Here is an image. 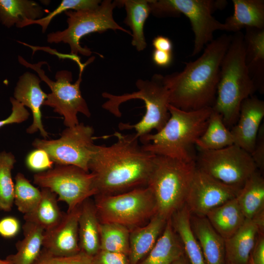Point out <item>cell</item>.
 Returning a JSON list of instances; mask_svg holds the SVG:
<instances>
[{
	"label": "cell",
	"instance_id": "cell-32",
	"mask_svg": "<svg viewBox=\"0 0 264 264\" xmlns=\"http://www.w3.org/2000/svg\"><path fill=\"white\" fill-rule=\"evenodd\" d=\"M234 144L231 131L223 122L221 116L213 109L203 133L197 140L196 146L202 150H216Z\"/></svg>",
	"mask_w": 264,
	"mask_h": 264
},
{
	"label": "cell",
	"instance_id": "cell-8",
	"mask_svg": "<svg viewBox=\"0 0 264 264\" xmlns=\"http://www.w3.org/2000/svg\"><path fill=\"white\" fill-rule=\"evenodd\" d=\"M94 197L100 222L119 223L130 230L146 224L157 213L155 198L147 186L116 195Z\"/></svg>",
	"mask_w": 264,
	"mask_h": 264
},
{
	"label": "cell",
	"instance_id": "cell-11",
	"mask_svg": "<svg viewBox=\"0 0 264 264\" xmlns=\"http://www.w3.org/2000/svg\"><path fill=\"white\" fill-rule=\"evenodd\" d=\"M198 150L197 168L226 185L241 189L257 171L251 154L235 144L216 150Z\"/></svg>",
	"mask_w": 264,
	"mask_h": 264
},
{
	"label": "cell",
	"instance_id": "cell-45",
	"mask_svg": "<svg viewBox=\"0 0 264 264\" xmlns=\"http://www.w3.org/2000/svg\"><path fill=\"white\" fill-rule=\"evenodd\" d=\"M152 45L154 49L172 52L173 43L167 37L161 35L156 36L152 41Z\"/></svg>",
	"mask_w": 264,
	"mask_h": 264
},
{
	"label": "cell",
	"instance_id": "cell-46",
	"mask_svg": "<svg viewBox=\"0 0 264 264\" xmlns=\"http://www.w3.org/2000/svg\"><path fill=\"white\" fill-rule=\"evenodd\" d=\"M171 264H191V263L184 253L178 258L173 261Z\"/></svg>",
	"mask_w": 264,
	"mask_h": 264
},
{
	"label": "cell",
	"instance_id": "cell-40",
	"mask_svg": "<svg viewBox=\"0 0 264 264\" xmlns=\"http://www.w3.org/2000/svg\"><path fill=\"white\" fill-rule=\"evenodd\" d=\"M93 260L95 264H130L127 255L103 250H100Z\"/></svg>",
	"mask_w": 264,
	"mask_h": 264
},
{
	"label": "cell",
	"instance_id": "cell-25",
	"mask_svg": "<svg viewBox=\"0 0 264 264\" xmlns=\"http://www.w3.org/2000/svg\"><path fill=\"white\" fill-rule=\"evenodd\" d=\"M206 218L224 240L232 236L246 220L236 198L213 209Z\"/></svg>",
	"mask_w": 264,
	"mask_h": 264
},
{
	"label": "cell",
	"instance_id": "cell-41",
	"mask_svg": "<svg viewBox=\"0 0 264 264\" xmlns=\"http://www.w3.org/2000/svg\"><path fill=\"white\" fill-rule=\"evenodd\" d=\"M257 168L263 170L264 168V125L260 127L254 147L250 154Z\"/></svg>",
	"mask_w": 264,
	"mask_h": 264
},
{
	"label": "cell",
	"instance_id": "cell-14",
	"mask_svg": "<svg viewBox=\"0 0 264 264\" xmlns=\"http://www.w3.org/2000/svg\"><path fill=\"white\" fill-rule=\"evenodd\" d=\"M240 190L222 183L197 168L185 205L191 215L206 217L213 209L236 198Z\"/></svg>",
	"mask_w": 264,
	"mask_h": 264
},
{
	"label": "cell",
	"instance_id": "cell-38",
	"mask_svg": "<svg viewBox=\"0 0 264 264\" xmlns=\"http://www.w3.org/2000/svg\"><path fill=\"white\" fill-rule=\"evenodd\" d=\"M25 164L29 170L40 173L52 168L54 163L44 150L36 149L27 154Z\"/></svg>",
	"mask_w": 264,
	"mask_h": 264
},
{
	"label": "cell",
	"instance_id": "cell-5",
	"mask_svg": "<svg viewBox=\"0 0 264 264\" xmlns=\"http://www.w3.org/2000/svg\"><path fill=\"white\" fill-rule=\"evenodd\" d=\"M163 76L154 74L150 79L137 80L135 86L138 90L132 93L120 95L106 92L102 93V97L107 99L102 105L103 108L117 117L121 116L119 107L122 103L134 99L144 102L146 112L141 120L134 124L120 123V130H134L139 138L150 133L153 130L156 132L163 128L170 117L169 93L164 83Z\"/></svg>",
	"mask_w": 264,
	"mask_h": 264
},
{
	"label": "cell",
	"instance_id": "cell-13",
	"mask_svg": "<svg viewBox=\"0 0 264 264\" xmlns=\"http://www.w3.org/2000/svg\"><path fill=\"white\" fill-rule=\"evenodd\" d=\"M94 131L83 123L65 129L57 139H35L32 145L44 150L56 165H73L89 172L93 152Z\"/></svg>",
	"mask_w": 264,
	"mask_h": 264
},
{
	"label": "cell",
	"instance_id": "cell-48",
	"mask_svg": "<svg viewBox=\"0 0 264 264\" xmlns=\"http://www.w3.org/2000/svg\"><path fill=\"white\" fill-rule=\"evenodd\" d=\"M225 264H230V263H228L225 262Z\"/></svg>",
	"mask_w": 264,
	"mask_h": 264
},
{
	"label": "cell",
	"instance_id": "cell-6",
	"mask_svg": "<svg viewBox=\"0 0 264 264\" xmlns=\"http://www.w3.org/2000/svg\"><path fill=\"white\" fill-rule=\"evenodd\" d=\"M196 169L195 161L155 155L147 187L155 198L157 213L165 220L185 204Z\"/></svg>",
	"mask_w": 264,
	"mask_h": 264
},
{
	"label": "cell",
	"instance_id": "cell-34",
	"mask_svg": "<svg viewBox=\"0 0 264 264\" xmlns=\"http://www.w3.org/2000/svg\"><path fill=\"white\" fill-rule=\"evenodd\" d=\"M16 160L10 152L0 153V210L9 212L14 203V183L11 171Z\"/></svg>",
	"mask_w": 264,
	"mask_h": 264
},
{
	"label": "cell",
	"instance_id": "cell-31",
	"mask_svg": "<svg viewBox=\"0 0 264 264\" xmlns=\"http://www.w3.org/2000/svg\"><path fill=\"white\" fill-rule=\"evenodd\" d=\"M44 10L37 2L29 0H0V22L7 28L27 19L42 18Z\"/></svg>",
	"mask_w": 264,
	"mask_h": 264
},
{
	"label": "cell",
	"instance_id": "cell-27",
	"mask_svg": "<svg viewBox=\"0 0 264 264\" xmlns=\"http://www.w3.org/2000/svg\"><path fill=\"white\" fill-rule=\"evenodd\" d=\"M22 230L23 238L16 243V252L6 258L11 264H33L42 249L44 230L28 221H25Z\"/></svg>",
	"mask_w": 264,
	"mask_h": 264
},
{
	"label": "cell",
	"instance_id": "cell-30",
	"mask_svg": "<svg viewBox=\"0 0 264 264\" xmlns=\"http://www.w3.org/2000/svg\"><path fill=\"white\" fill-rule=\"evenodd\" d=\"M41 192L37 206L31 212L24 215L23 219L46 231L58 224L64 213L59 208L55 193L47 188H42Z\"/></svg>",
	"mask_w": 264,
	"mask_h": 264
},
{
	"label": "cell",
	"instance_id": "cell-7",
	"mask_svg": "<svg viewBox=\"0 0 264 264\" xmlns=\"http://www.w3.org/2000/svg\"><path fill=\"white\" fill-rule=\"evenodd\" d=\"M118 6L117 0H104L95 8L65 12L67 16V28L48 34L47 42L67 44L70 48V54L89 56L92 51L81 46L80 43V40L87 35L95 32L102 33L111 29L121 30L132 35L130 31L121 27L114 20L113 10Z\"/></svg>",
	"mask_w": 264,
	"mask_h": 264
},
{
	"label": "cell",
	"instance_id": "cell-43",
	"mask_svg": "<svg viewBox=\"0 0 264 264\" xmlns=\"http://www.w3.org/2000/svg\"><path fill=\"white\" fill-rule=\"evenodd\" d=\"M250 264H264V233L259 234L254 247L252 251Z\"/></svg>",
	"mask_w": 264,
	"mask_h": 264
},
{
	"label": "cell",
	"instance_id": "cell-35",
	"mask_svg": "<svg viewBox=\"0 0 264 264\" xmlns=\"http://www.w3.org/2000/svg\"><path fill=\"white\" fill-rule=\"evenodd\" d=\"M14 203L18 210L24 215L31 212L38 203L41 191L33 186L21 173L15 177Z\"/></svg>",
	"mask_w": 264,
	"mask_h": 264
},
{
	"label": "cell",
	"instance_id": "cell-3",
	"mask_svg": "<svg viewBox=\"0 0 264 264\" xmlns=\"http://www.w3.org/2000/svg\"><path fill=\"white\" fill-rule=\"evenodd\" d=\"M170 117L155 133L139 138L143 149L150 153L184 162L195 161L197 140L207 126L212 107L186 111L168 105Z\"/></svg>",
	"mask_w": 264,
	"mask_h": 264
},
{
	"label": "cell",
	"instance_id": "cell-33",
	"mask_svg": "<svg viewBox=\"0 0 264 264\" xmlns=\"http://www.w3.org/2000/svg\"><path fill=\"white\" fill-rule=\"evenodd\" d=\"M130 230L114 222H100V250L119 253L128 256Z\"/></svg>",
	"mask_w": 264,
	"mask_h": 264
},
{
	"label": "cell",
	"instance_id": "cell-18",
	"mask_svg": "<svg viewBox=\"0 0 264 264\" xmlns=\"http://www.w3.org/2000/svg\"><path fill=\"white\" fill-rule=\"evenodd\" d=\"M41 80L35 74L26 72L19 77L14 89V98L18 102L29 108L33 116V122L26 129V132L32 134L40 131L44 138L48 133L44 129L42 122L41 107L47 94L41 88Z\"/></svg>",
	"mask_w": 264,
	"mask_h": 264
},
{
	"label": "cell",
	"instance_id": "cell-37",
	"mask_svg": "<svg viewBox=\"0 0 264 264\" xmlns=\"http://www.w3.org/2000/svg\"><path fill=\"white\" fill-rule=\"evenodd\" d=\"M33 264H95L93 257L81 251L78 254L69 257L54 255L44 248Z\"/></svg>",
	"mask_w": 264,
	"mask_h": 264
},
{
	"label": "cell",
	"instance_id": "cell-1",
	"mask_svg": "<svg viewBox=\"0 0 264 264\" xmlns=\"http://www.w3.org/2000/svg\"><path fill=\"white\" fill-rule=\"evenodd\" d=\"M112 145H94L88 165L97 195H113L145 187L155 155L145 150L135 133L115 132Z\"/></svg>",
	"mask_w": 264,
	"mask_h": 264
},
{
	"label": "cell",
	"instance_id": "cell-36",
	"mask_svg": "<svg viewBox=\"0 0 264 264\" xmlns=\"http://www.w3.org/2000/svg\"><path fill=\"white\" fill-rule=\"evenodd\" d=\"M101 1L99 0H63L54 11L45 17L36 20L25 19L15 25L18 28H22L32 24H38L42 26V32L44 33L51 21L59 14L70 10L76 11L95 8L98 6Z\"/></svg>",
	"mask_w": 264,
	"mask_h": 264
},
{
	"label": "cell",
	"instance_id": "cell-19",
	"mask_svg": "<svg viewBox=\"0 0 264 264\" xmlns=\"http://www.w3.org/2000/svg\"><path fill=\"white\" fill-rule=\"evenodd\" d=\"M190 221L205 264H225L224 239L214 229L206 217L191 215Z\"/></svg>",
	"mask_w": 264,
	"mask_h": 264
},
{
	"label": "cell",
	"instance_id": "cell-17",
	"mask_svg": "<svg viewBox=\"0 0 264 264\" xmlns=\"http://www.w3.org/2000/svg\"><path fill=\"white\" fill-rule=\"evenodd\" d=\"M264 213L253 219H246L230 237L224 240L225 262L231 264H249L252 251L257 238L264 233Z\"/></svg>",
	"mask_w": 264,
	"mask_h": 264
},
{
	"label": "cell",
	"instance_id": "cell-16",
	"mask_svg": "<svg viewBox=\"0 0 264 264\" xmlns=\"http://www.w3.org/2000/svg\"><path fill=\"white\" fill-rule=\"evenodd\" d=\"M264 117V101L252 96L244 100L238 120L230 130L234 144L251 154Z\"/></svg>",
	"mask_w": 264,
	"mask_h": 264
},
{
	"label": "cell",
	"instance_id": "cell-28",
	"mask_svg": "<svg viewBox=\"0 0 264 264\" xmlns=\"http://www.w3.org/2000/svg\"><path fill=\"white\" fill-rule=\"evenodd\" d=\"M117 1L119 6H124L126 11L124 22L132 31V45L138 51L144 50L147 43L144 27L146 21L151 13L150 0H120Z\"/></svg>",
	"mask_w": 264,
	"mask_h": 264
},
{
	"label": "cell",
	"instance_id": "cell-29",
	"mask_svg": "<svg viewBox=\"0 0 264 264\" xmlns=\"http://www.w3.org/2000/svg\"><path fill=\"white\" fill-rule=\"evenodd\" d=\"M236 198L246 219L264 212V179L258 171L246 181Z\"/></svg>",
	"mask_w": 264,
	"mask_h": 264
},
{
	"label": "cell",
	"instance_id": "cell-20",
	"mask_svg": "<svg viewBox=\"0 0 264 264\" xmlns=\"http://www.w3.org/2000/svg\"><path fill=\"white\" fill-rule=\"evenodd\" d=\"M244 61L256 91L264 92V28L246 27Z\"/></svg>",
	"mask_w": 264,
	"mask_h": 264
},
{
	"label": "cell",
	"instance_id": "cell-15",
	"mask_svg": "<svg viewBox=\"0 0 264 264\" xmlns=\"http://www.w3.org/2000/svg\"><path fill=\"white\" fill-rule=\"evenodd\" d=\"M81 204L64 213L58 224L44 231L43 248L54 255L61 257L74 256L81 251L78 222Z\"/></svg>",
	"mask_w": 264,
	"mask_h": 264
},
{
	"label": "cell",
	"instance_id": "cell-39",
	"mask_svg": "<svg viewBox=\"0 0 264 264\" xmlns=\"http://www.w3.org/2000/svg\"><path fill=\"white\" fill-rule=\"evenodd\" d=\"M10 101L12 112L7 118L0 121V128L9 124L22 123L27 120L30 115L25 107L14 97H10Z\"/></svg>",
	"mask_w": 264,
	"mask_h": 264
},
{
	"label": "cell",
	"instance_id": "cell-12",
	"mask_svg": "<svg viewBox=\"0 0 264 264\" xmlns=\"http://www.w3.org/2000/svg\"><path fill=\"white\" fill-rule=\"evenodd\" d=\"M33 182L55 193L58 201L66 203L67 211L97 194L93 175L73 165H56L47 171L37 173L33 176Z\"/></svg>",
	"mask_w": 264,
	"mask_h": 264
},
{
	"label": "cell",
	"instance_id": "cell-2",
	"mask_svg": "<svg viewBox=\"0 0 264 264\" xmlns=\"http://www.w3.org/2000/svg\"><path fill=\"white\" fill-rule=\"evenodd\" d=\"M231 36L223 34L213 40L200 56L187 63L183 70L163 76L170 105L186 111L213 107L221 63Z\"/></svg>",
	"mask_w": 264,
	"mask_h": 264
},
{
	"label": "cell",
	"instance_id": "cell-44",
	"mask_svg": "<svg viewBox=\"0 0 264 264\" xmlns=\"http://www.w3.org/2000/svg\"><path fill=\"white\" fill-rule=\"evenodd\" d=\"M172 52L154 49L152 53L153 62L160 67H167L173 61Z\"/></svg>",
	"mask_w": 264,
	"mask_h": 264
},
{
	"label": "cell",
	"instance_id": "cell-9",
	"mask_svg": "<svg viewBox=\"0 0 264 264\" xmlns=\"http://www.w3.org/2000/svg\"><path fill=\"white\" fill-rule=\"evenodd\" d=\"M149 3L151 13L155 16L183 14L189 19L195 36L191 56L198 55L213 40L215 31L224 30L223 23L216 20L212 13L223 8L225 0H150Z\"/></svg>",
	"mask_w": 264,
	"mask_h": 264
},
{
	"label": "cell",
	"instance_id": "cell-47",
	"mask_svg": "<svg viewBox=\"0 0 264 264\" xmlns=\"http://www.w3.org/2000/svg\"><path fill=\"white\" fill-rule=\"evenodd\" d=\"M0 264H11L6 259L2 260L0 258Z\"/></svg>",
	"mask_w": 264,
	"mask_h": 264
},
{
	"label": "cell",
	"instance_id": "cell-4",
	"mask_svg": "<svg viewBox=\"0 0 264 264\" xmlns=\"http://www.w3.org/2000/svg\"><path fill=\"white\" fill-rule=\"evenodd\" d=\"M256 91L244 61L243 34L234 33L220 67L219 81L213 109L227 126L238 120L241 105Z\"/></svg>",
	"mask_w": 264,
	"mask_h": 264
},
{
	"label": "cell",
	"instance_id": "cell-42",
	"mask_svg": "<svg viewBox=\"0 0 264 264\" xmlns=\"http://www.w3.org/2000/svg\"><path fill=\"white\" fill-rule=\"evenodd\" d=\"M20 230L19 220L13 217H5L0 220V235L5 238L16 236Z\"/></svg>",
	"mask_w": 264,
	"mask_h": 264
},
{
	"label": "cell",
	"instance_id": "cell-24",
	"mask_svg": "<svg viewBox=\"0 0 264 264\" xmlns=\"http://www.w3.org/2000/svg\"><path fill=\"white\" fill-rule=\"evenodd\" d=\"M184 253L181 241L169 219L153 247L138 264H171Z\"/></svg>",
	"mask_w": 264,
	"mask_h": 264
},
{
	"label": "cell",
	"instance_id": "cell-22",
	"mask_svg": "<svg viewBox=\"0 0 264 264\" xmlns=\"http://www.w3.org/2000/svg\"><path fill=\"white\" fill-rule=\"evenodd\" d=\"M100 224L94 201L88 198L81 204L78 235L81 251L91 257L100 250Z\"/></svg>",
	"mask_w": 264,
	"mask_h": 264
},
{
	"label": "cell",
	"instance_id": "cell-26",
	"mask_svg": "<svg viewBox=\"0 0 264 264\" xmlns=\"http://www.w3.org/2000/svg\"><path fill=\"white\" fill-rule=\"evenodd\" d=\"M190 219L191 214L185 204L170 220L191 264H205L201 248L191 227Z\"/></svg>",
	"mask_w": 264,
	"mask_h": 264
},
{
	"label": "cell",
	"instance_id": "cell-23",
	"mask_svg": "<svg viewBox=\"0 0 264 264\" xmlns=\"http://www.w3.org/2000/svg\"><path fill=\"white\" fill-rule=\"evenodd\" d=\"M234 12L223 23L224 31L236 33L243 28H264V0H233Z\"/></svg>",
	"mask_w": 264,
	"mask_h": 264
},
{
	"label": "cell",
	"instance_id": "cell-21",
	"mask_svg": "<svg viewBox=\"0 0 264 264\" xmlns=\"http://www.w3.org/2000/svg\"><path fill=\"white\" fill-rule=\"evenodd\" d=\"M167 221L156 213L146 224L130 230V264H138L148 254L163 231Z\"/></svg>",
	"mask_w": 264,
	"mask_h": 264
},
{
	"label": "cell",
	"instance_id": "cell-10",
	"mask_svg": "<svg viewBox=\"0 0 264 264\" xmlns=\"http://www.w3.org/2000/svg\"><path fill=\"white\" fill-rule=\"evenodd\" d=\"M19 63L26 67L34 70L39 75L41 81H44L49 87L51 93L47 94L43 105L53 108V111L64 118V124L67 127H72L79 123L77 117L78 113H81L87 117L91 113L87 103L83 97L80 90L82 74L83 70H80L77 80L71 84L72 74L66 70L56 73L55 81L50 79L44 73L41 66L44 61L32 64L27 62L22 57L19 56Z\"/></svg>",
	"mask_w": 264,
	"mask_h": 264
}]
</instances>
